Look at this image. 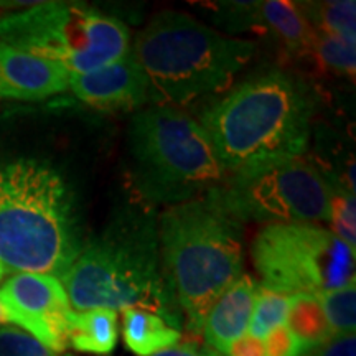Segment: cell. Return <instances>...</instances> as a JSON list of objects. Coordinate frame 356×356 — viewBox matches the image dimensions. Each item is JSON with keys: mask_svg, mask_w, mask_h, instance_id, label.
I'll use <instances>...</instances> for the list:
<instances>
[{"mask_svg": "<svg viewBox=\"0 0 356 356\" xmlns=\"http://www.w3.org/2000/svg\"><path fill=\"white\" fill-rule=\"evenodd\" d=\"M118 345V314L92 309L73 312L70 318V346L91 355H111Z\"/></svg>", "mask_w": 356, "mask_h": 356, "instance_id": "obj_16", "label": "cell"}, {"mask_svg": "<svg viewBox=\"0 0 356 356\" xmlns=\"http://www.w3.org/2000/svg\"><path fill=\"white\" fill-rule=\"evenodd\" d=\"M216 22L229 30H259L286 48L289 55L314 56L315 30L297 7L289 0L266 2H220L216 3Z\"/></svg>", "mask_w": 356, "mask_h": 356, "instance_id": "obj_11", "label": "cell"}, {"mask_svg": "<svg viewBox=\"0 0 356 356\" xmlns=\"http://www.w3.org/2000/svg\"><path fill=\"white\" fill-rule=\"evenodd\" d=\"M287 322L291 332L300 341L304 353L335 337L325 317L322 304L314 293H296L291 297Z\"/></svg>", "mask_w": 356, "mask_h": 356, "instance_id": "obj_17", "label": "cell"}, {"mask_svg": "<svg viewBox=\"0 0 356 356\" xmlns=\"http://www.w3.org/2000/svg\"><path fill=\"white\" fill-rule=\"evenodd\" d=\"M251 257L261 286L286 296H320L355 280V249L314 222L264 226L252 241Z\"/></svg>", "mask_w": 356, "mask_h": 356, "instance_id": "obj_8", "label": "cell"}, {"mask_svg": "<svg viewBox=\"0 0 356 356\" xmlns=\"http://www.w3.org/2000/svg\"><path fill=\"white\" fill-rule=\"evenodd\" d=\"M7 325H13V318L7 304L0 297V327H7Z\"/></svg>", "mask_w": 356, "mask_h": 356, "instance_id": "obj_28", "label": "cell"}, {"mask_svg": "<svg viewBox=\"0 0 356 356\" xmlns=\"http://www.w3.org/2000/svg\"><path fill=\"white\" fill-rule=\"evenodd\" d=\"M302 356H356V337L355 333L335 335Z\"/></svg>", "mask_w": 356, "mask_h": 356, "instance_id": "obj_25", "label": "cell"}, {"mask_svg": "<svg viewBox=\"0 0 356 356\" xmlns=\"http://www.w3.org/2000/svg\"><path fill=\"white\" fill-rule=\"evenodd\" d=\"M86 243L76 191L43 159L0 162V262L6 273L60 279Z\"/></svg>", "mask_w": 356, "mask_h": 356, "instance_id": "obj_2", "label": "cell"}, {"mask_svg": "<svg viewBox=\"0 0 356 356\" xmlns=\"http://www.w3.org/2000/svg\"><path fill=\"white\" fill-rule=\"evenodd\" d=\"M0 40L70 74L104 68L131 51L127 25L83 2H40L2 17Z\"/></svg>", "mask_w": 356, "mask_h": 356, "instance_id": "obj_7", "label": "cell"}, {"mask_svg": "<svg viewBox=\"0 0 356 356\" xmlns=\"http://www.w3.org/2000/svg\"><path fill=\"white\" fill-rule=\"evenodd\" d=\"M0 297L17 328L55 353H65L70 346V318L74 310L60 279L47 274H13L0 287Z\"/></svg>", "mask_w": 356, "mask_h": 356, "instance_id": "obj_10", "label": "cell"}, {"mask_svg": "<svg viewBox=\"0 0 356 356\" xmlns=\"http://www.w3.org/2000/svg\"><path fill=\"white\" fill-rule=\"evenodd\" d=\"M315 33L317 35L314 42V56H317L327 70L353 78L356 71L355 43L346 42L340 37H333V35Z\"/></svg>", "mask_w": 356, "mask_h": 356, "instance_id": "obj_21", "label": "cell"}, {"mask_svg": "<svg viewBox=\"0 0 356 356\" xmlns=\"http://www.w3.org/2000/svg\"><path fill=\"white\" fill-rule=\"evenodd\" d=\"M124 343L132 353L150 356L168 350L180 341L181 333L159 315L142 309L122 310Z\"/></svg>", "mask_w": 356, "mask_h": 356, "instance_id": "obj_15", "label": "cell"}, {"mask_svg": "<svg viewBox=\"0 0 356 356\" xmlns=\"http://www.w3.org/2000/svg\"><path fill=\"white\" fill-rule=\"evenodd\" d=\"M264 353L266 356H302L304 348H302L300 341L291 332L287 325H280L274 328L264 338Z\"/></svg>", "mask_w": 356, "mask_h": 356, "instance_id": "obj_24", "label": "cell"}, {"mask_svg": "<svg viewBox=\"0 0 356 356\" xmlns=\"http://www.w3.org/2000/svg\"><path fill=\"white\" fill-rule=\"evenodd\" d=\"M291 297L292 296L257 286L254 309H252L251 323H249V337L264 341V338L274 328L286 325L289 309H291Z\"/></svg>", "mask_w": 356, "mask_h": 356, "instance_id": "obj_19", "label": "cell"}, {"mask_svg": "<svg viewBox=\"0 0 356 356\" xmlns=\"http://www.w3.org/2000/svg\"><path fill=\"white\" fill-rule=\"evenodd\" d=\"M220 193L243 222L315 225L330 218L333 185L300 155L226 177Z\"/></svg>", "mask_w": 356, "mask_h": 356, "instance_id": "obj_9", "label": "cell"}, {"mask_svg": "<svg viewBox=\"0 0 356 356\" xmlns=\"http://www.w3.org/2000/svg\"><path fill=\"white\" fill-rule=\"evenodd\" d=\"M131 175L147 204H178L226 180L213 144L191 115L154 104L134 114L127 129Z\"/></svg>", "mask_w": 356, "mask_h": 356, "instance_id": "obj_6", "label": "cell"}, {"mask_svg": "<svg viewBox=\"0 0 356 356\" xmlns=\"http://www.w3.org/2000/svg\"><path fill=\"white\" fill-rule=\"evenodd\" d=\"M150 356H225V355H220L218 351L211 348H204V346L185 343V345H175L172 346V348L159 351V353L150 355Z\"/></svg>", "mask_w": 356, "mask_h": 356, "instance_id": "obj_27", "label": "cell"}, {"mask_svg": "<svg viewBox=\"0 0 356 356\" xmlns=\"http://www.w3.org/2000/svg\"><path fill=\"white\" fill-rule=\"evenodd\" d=\"M256 50L252 40L222 35L178 10L159 12L131 48L155 104L175 108L226 91Z\"/></svg>", "mask_w": 356, "mask_h": 356, "instance_id": "obj_5", "label": "cell"}, {"mask_svg": "<svg viewBox=\"0 0 356 356\" xmlns=\"http://www.w3.org/2000/svg\"><path fill=\"white\" fill-rule=\"evenodd\" d=\"M332 233L340 238L351 249H356V200L348 190L333 188L330 202Z\"/></svg>", "mask_w": 356, "mask_h": 356, "instance_id": "obj_22", "label": "cell"}, {"mask_svg": "<svg viewBox=\"0 0 356 356\" xmlns=\"http://www.w3.org/2000/svg\"><path fill=\"white\" fill-rule=\"evenodd\" d=\"M70 86V71L0 40V101H40Z\"/></svg>", "mask_w": 356, "mask_h": 356, "instance_id": "obj_13", "label": "cell"}, {"mask_svg": "<svg viewBox=\"0 0 356 356\" xmlns=\"http://www.w3.org/2000/svg\"><path fill=\"white\" fill-rule=\"evenodd\" d=\"M257 286L259 284L251 275L241 274L213 304L202 330L211 350L226 355L229 346L249 330Z\"/></svg>", "mask_w": 356, "mask_h": 356, "instance_id": "obj_14", "label": "cell"}, {"mask_svg": "<svg viewBox=\"0 0 356 356\" xmlns=\"http://www.w3.org/2000/svg\"><path fill=\"white\" fill-rule=\"evenodd\" d=\"M157 229L163 273L184 322L190 332L202 333L213 304L243 274L244 222L229 210L218 186L168 207Z\"/></svg>", "mask_w": 356, "mask_h": 356, "instance_id": "obj_4", "label": "cell"}, {"mask_svg": "<svg viewBox=\"0 0 356 356\" xmlns=\"http://www.w3.org/2000/svg\"><path fill=\"white\" fill-rule=\"evenodd\" d=\"M84 104L99 111H134L150 99V84L132 51L104 68L70 74V86Z\"/></svg>", "mask_w": 356, "mask_h": 356, "instance_id": "obj_12", "label": "cell"}, {"mask_svg": "<svg viewBox=\"0 0 356 356\" xmlns=\"http://www.w3.org/2000/svg\"><path fill=\"white\" fill-rule=\"evenodd\" d=\"M323 314L333 335H348L356 328V284L355 280L343 287L320 293Z\"/></svg>", "mask_w": 356, "mask_h": 356, "instance_id": "obj_20", "label": "cell"}, {"mask_svg": "<svg viewBox=\"0 0 356 356\" xmlns=\"http://www.w3.org/2000/svg\"><path fill=\"white\" fill-rule=\"evenodd\" d=\"M6 269H3V266H2V262H0V282H2V279L6 277Z\"/></svg>", "mask_w": 356, "mask_h": 356, "instance_id": "obj_29", "label": "cell"}, {"mask_svg": "<svg viewBox=\"0 0 356 356\" xmlns=\"http://www.w3.org/2000/svg\"><path fill=\"white\" fill-rule=\"evenodd\" d=\"M312 29L318 33L356 42L355 0H325V2H296Z\"/></svg>", "mask_w": 356, "mask_h": 356, "instance_id": "obj_18", "label": "cell"}, {"mask_svg": "<svg viewBox=\"0 0 356 356\" xmlns=\"http://www.w3.org/2000/svg\"><path fill=\"white\" fill-rule=\"evenodd\" d=\"M315 97L293 74L267 71L239 83L200 114L226 177L300 157Z\"/></svg>", "mask_w": 356, "mask_h": 356, "instance_id": "obj_3", "label": "cell"}, {"mask_svg": "<svg viewBox=\"0 0 356 356\" xmlns=\"http://www.w3.org/2000/svg\"><path fill=\"white\" fill-rule=\"evenodd\" d=\"M0 356H73L55 353L17 327H0Z\"/></svg>", "mask_w": 356, "mask_h": 356, "instance_id": "obj_23", "label": "cell"}, {"mask_svg": "<svg viewBox=\"0 0 356 356\" xmlns=\"http://www.w3.org/2000/svg\"><path fill=\"white\" fill-rule=\"evenodd\" d=\"M71 309H142L173 328L184 325L175 292L163 273L157 218L145 204H127L86 239L60 277Z\"/></svg>", "mask_w": 356, "mask_h": 356, "instance_id": "obj_1", "label": "cell"}, {"mask_svg": "<svg viewBox=\"0 0 356 356\" xmlns=\"http://www.w3.org/2000/svg\"><path fill=\"white\" fill-rule=\"evenodd\" d=\"M225 356H266L264 341L252 337H243L229 346Z\"/></svg>", "mask_w": 356, "mask_h": 356, "instance_id": "obj_26", "label": "cell"}]
</instances>
